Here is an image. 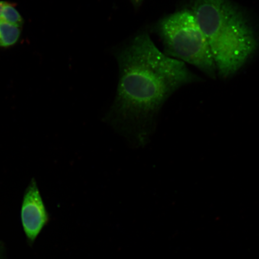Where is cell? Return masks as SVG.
Masks as SVG:
<instances>
[{"mask_svg": "<svg viewBox=\"0 0 259 259\" xmlns=\"http://www.w3.org/2000/svg\"><path fill=\"white\" fill-rule=\"evenodd\" d=\"M21 220L27 238L33 242L49 221V214L37 185L32 180L26 190L21 209Z\"/></svg>", "mask_w": 259, "mask_h": 259, "instance_id": "277c9868", "label": "cell"}, {"mask_svg": "<svg viewBox=\"0 0 259 259\" xmlns=\"http://www.w3.org/2000/svg\"><path fill=\"white\" fill-rule=\"evenodd\" d=\"M130 1L131 2L132 4L134 6L135 9L138 10L141 7L144 0H130Z\"/></svg>", "mask_w": 259, "mask_h": 259, "instance_id": "52a82bcc", "label": "cell"}, {"mask_svg": "<svg viewBox=\"0 0 259 259\" xmlns=\"http://www.w3.org/2000/svg\"><path fill=\"white\" fill-rule=\"evenodd\" d=\"M21 35V28L0 21V47H9L18 41Z\"/></svg>", "mask_w": 259, "mask_h": 259, "instance_id": "5b68a950", "label": "cell"}, {"mask_svg": "<svg viewBox=\"0 0 259 259\" xmlns=\"http://www.w3.org/2000/svg\"><path fill=\"white\" fill-rule=\"evenodd\" d=\"M5 3L6 2L0 1V21H1L2 11L3 7H4V6L5 5Z\"/></svg>", "mask_w": 259, "mask_h": 259, "instance_id": "ba28073f", "label": "cell"}, {"mask_svg": "<svg viewBox=\"0 0 259 259\" xmlns=\"http://www.w3.org/2000/svg\"><path fill=\"white\" fill-rule=\"evenodd\" d=\"M187 9L208 41L219 76L234 75L258 47L248 16L231 0H189Z\"/></svg>", "mask_w": 259, "mask_h": 259, "instance_id": "7a4b0ae2", "label": "cell"}, {"mask_svg": "<svg viewBox=\"0 0 259 259\" xmlns=\"http://www.w3.org/2000/svg\"><path fill=\"white\" fill-rule=\"evenodd\" d=\"M1 21L19 28H21L24 23L23 18L15 8L14 5L8 2H6L3 7Z\"/></svg>", "mask_w": 259, "mask_h": 259, "instance_id": "8992f818", "label": "cell"}, {"mask_svg": "<svg viewBox=\"0 0 259 259\" xmlns=\"http://www.w3.org/2000/svg\"><path fill=\"white\" fill-rule=\"evenodd\" d=\"M115 56L119 82L105 119L135 144L144 145L166 100L181 87L200 79L183 61L158 50L146 31L136 35Z\"/></svg>", "mask_w": 259, "mask_h": 259, "instance_id": "6da1fadb", "label": "cell"}, {"mask_svg": "<svg viewBox=\"0 0 259 259\" xmlns=\"http://www.w3.org/2000/svg\"><path fill=\"white\" fill-rule=\"evenodd\" d=\"M153 30L163 43L165 55L193 65L215 78L218 70L208 41L189 9L164 16Z\"/></svg>", "mask_w": 259, "mask_h": 259, "instance_id": "3957f363", "label": "cell"}]
</instances>
